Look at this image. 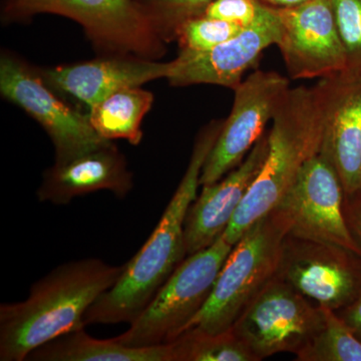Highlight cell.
Instances as JSON below:
<instances>
[{
    "label": "cell",
    "instance_id": "4316f807",
    "mask_svg": "<svg viewBox=\"0 0 361 361\" xmlns=\"http://www.w3.org/2000/svg\"><path fill=\"white\" fill-rule=\"evenodd\" d=\"M339 316L361 341V291L353 302L341 310Z\"/></svg>",
    "mask_w": 361,
    "mask_h": 361
},
{
    "label": "cell",
    "instance_id": "484cf974",
    "mask_svg": "<svg viewBox=\"0 0 361 361\" xmlns=\"http://www.w3.org/2000/svg\"><path fill=\"white\" fill-rule=\"evenodd\" d=\"M344 212L349 228L361 247V195L345 197Z\"/></svg>",
    "mask_w": 361,
    "mask_h": 361
},
{
    "label": "cell",
    "instance_id": "2e32d148",
    "mask_svg": "<svg viewBox=\"0 0 361 361\" xmlns=\"http://www.w3.org/2000/svg\"><path fill=\"white\" fill-rule=\"evenodd\" d=\"M134 188V175L115 142L92 149L44 172L37 189L39 202L65 206L78 197L94 192H111L125 199Z\"/></svg>",
    "mask_w": 361,
    "mask_h": 361
},
{
    "label": "cell",
    "instance_id": "ac0fdd59",
    "mask_svg": "<svg viewBox=\"0 0 361 361\" xmlns=\"http://www.w3.org/2000/svg\"><path fill=\"white\" fill-rule=\"evenodd\" d=\"M32 361H174L172 343L148 348L123 345L115 339H97L73 330L42 344L27 356Z\"/></svg>",
    "mask_w": 361,
    "mask_h": 361
},
{
    "label": "cell",
    "instance_id": "7c38bea8",
    "mask_svg": "<svg viewBox=\"0 0 361 361\" xmlns=\"http://www.w3.org/2000/svg\"><path fill=\"white\" fill-rule=\"evenodd\" d=\"M358 258L341 247L288 235L276 277L318 306L339 311L361 291Z\"/></svg>",
    "mask_w": 361,
    "mask_h": 361
},
{
    "label": "cell",
    "instance_id": "e0dca14e",
    "mask_svg": "<svg viewBox=\"0 0 361 361\" xmlns=\"http://www.w3.org/2000/svg\"><path fill=\"white\" fill-rule=\"evenodd\" d=\"M327 116L322 153L341 177L345 197L357 191L361 167V80L325 78Z\"/></svg>",
    "mask_w": 361,
    "mask_h": 361
},
{
    "label": "cell",
    "instance_id": "30bf717a",
    "mask_svg": "<svg viewBox=\"0 0 361 361\" xmlns=\"http://www.w3.org/2000/svg\"><path fill=\"white\" fill-rule=\"evenodd\" d=\"M344 201L341 177L320 152L304 165L279 204L290 217L288 235L339 246L361 257V247L346 220Z\"/></svg>",
    "mask_w": 361,
    "mask_h": 361
},
{
    "label": "cell",
    "instance_id": "6da1fadb",
    "mask_svg": "<svg viewBox=\"0 0 361 361\" xmlns=\"http://www.w3.org/2000/svg\"><path fill=\"white\" fill-rule=\"evenodd\" d=\"M224 120L204 126L195 140L186 172L158 225L141 250L123 265V274L85 314L87 325L132 323L186 257L185 222L197 198L204 164L219 137Z\"/></svg>",
    "mask_w": 361,
    "mask_h": 361
},
{
    "label": "cell",
    "instance_id": "ba28073f",
    "mask_svg": "<svg viewBox=\"0 0 361 361\" xmlns=\"http://www.w3.org/2000/svg\"><path fill=\"white\" fill-rule=\"evenodd\" d=\"M322 325V308L275 276L246 306L232 329L259 361L277 353L296 355Z\"/></svg>",
    "mask_w": 361,
    "mask_h": 361
},
{
    "label": "cell",
    "instance_id": "8fae6325",
    "mask_svg": "<svg viewBox=\"0 0 361 361\" xmlns=\"http://www.w3.org/2000/svg\"><path fill=\"white\" fill-rule=\"evenodd\" d=\"M280 32L277 47L289 77L325 80L346 68L345 49L339 33L332 0H310L276 8Z\"/></svg>",
    "mask_w": 361,
    "mask_h": 361
},
{
    "label": "cell",
    "instance_id": "9a60e30c",
    "mask_svg": "<svg viewBox=\"0 0 361 361\" xmlns=\"http://www.w3.org/2000/svg\"><path fill=\"white\" fill-rule=\"evenodd\" d=\"M268 148V135H263L238 167L218 182L203 186L185 222L187 256L208 248L224 234L260 172Z\"/></svg>",
    "mask_w": 361,
    "mask_h": 361
},
{
    "label": "cell",
    "instance_id": "8992f818",
    "mask_svg": "<svg viewBox=\"0 0 361 361\" xmlns=\"http://www.w3.org/2000/svg\"><path fill=\"white\" fill-rule=\"evenodd\" d=\"M232 248L222 235L208 248L187 256L129 329L114 339L132 348L175 341L205 305Z\"/></svg>",
    "mask_w": 361,
    "mask_h": 361
},
{
    "label": "cell",
    "instance_id": "9c48e42d",
    "mask_svg": "<svg viewBox=\"0 0 361 361\" xmlns=\"http://www.w3.org/2000/svg\"><path fill=\"white\" fill-rule=\"evenodd\" d=\"M290 90L288 78L276 71H256L242 80L234 90L231 113L204 164L200 186L214 184L238 167Z\"/></svg>",
    "mask_w": 361,
    "mask_h": 361
},
{
    "label": "cell",
    "instance_id": "277c9868",
    "mask_svg": "<svg viewBox=\"0 0 361 361\" xmlns=\"http://www.w3.org/2000/svg\"><path fill=\"white\" fill-rule=\"evenodd\" d=\"M290 228V217L280 205L251 225L233 246L208 300L186 330L215 334L231 329L254 297L276 276Z\"/></svg>",
    "mask_w": 361,
    "mask_h": 361
},
{
    "label": "cell",
    "instance_id": "4fadbf2b",
    "mask_svg": "<svg viewBox=\"0 0 361 361\" xmlns=\"http://www.w3.org/2000/svg\"><path fill=\"white\" fill-rule=\"evenodd\" d=\"M279 32V18L276 8L272 7L262 20L210 51H179L177 58L171 61L169 84L173 87L214 85L236 90L263 51L276 45Z\"/></svg>",
    "mask_w": 361,
    "mask_h": 361
},
{
    "label": "cell",
    "instance_id": "d6986e66",
    "mask_svg": "<svg viewBox=\"0 0 361 361\" xmlns=\"http://www.w3.org/2000/svg\"><path fill=\"white\" fill-rule=\"evenodd\" d=\"M154 99L153 92L141 87L121 90L90 109L87 116L102 139L126 140L137 146L142 140V121Z\"/></svg>",
    "mask_w": 361,
    "mask_h": 361
},
{
    "label": "cell",
    "instance_id": "83f0119b",
    "mask_svg": "<svg viewBox=\"0 0 361 361\" xmlns=\"http://www.w3.org/2000/svg\"><path fill=\"white\" fill-rule=\"evenodd\" d=\"M258 1L265 6L274 7V8H285V7L299 6V4L310 1V0H258Z\"/></svg>",
    "mask_w": 361,
    "mask_h": 361
},
{
    "label": "cell",
    "instance_id": "603a6c76",
    "mask_svg": "<svg viewBox=\"0 0 361 361\" xmlns=\"http://www.w3.org/2000/svg\"><path fill=\"white\" fill-rule=\"evenodd\" d=\"M245 28L229 21L198 16L186 21L180 26L176 42L179 45V51H210L214 47L234 39Z\"/></svg>",
    "mask_w": 361,
    "mask_h": 361
},
{
    "label": "cell",
    "instance_id": "7402d4cb",
    "mask_svg": "<svg viewBox=\"0 0 361 361\" xmlns=\"http://www.w3.org/2000/svg\"><path fill=\"white\" fill-rule=\"evenodd\" d=\"M165 44L176 42L180 26L203 16L214 0H135Z\"/></svg>",
    "mask_w": 361,
    "mask_h": 361
},
{
    "label": "cell",
    "instance_id": "52a82bcc",
    "mask_svg": "<svg viewBox=\"0 0 361 361\" xmlns=\"http://www.w3.org/2000/svg\"><path fill=\"white\" fill-rule=\"evenodd\" d=\"M0 94L42 126L54 145V163L71 160L113 142L97 134L87 114L59 97L45 82L39 66L9 51H2L0 56Z\"/></svg>",
    "mask_w": 361,
    "mask_h": 361
},
{
    "label": "cell",
    "instance_id": "44dd1931",
    "mask_svg": "<svg viewBox=\"0 0 361 361\" xmlns=\"http://www.w3.org/2000/svg\"><path fill=\"white\" fill-rule=\"evenodd\" d=\"M322 308V329L296 353L297 361H361V341L336 311Z\"/></svg>",
    "mask_w": 361,
    "mask_h": 361
},
{
    "label": "cell",
    "instance_id": "3957f363",
    "mask_svg": "<svg viewBox=\"0 0 361 361\" xmlns=\"http://www.w3.org/2000/svg\"><path fill=\"white\" fill-rule=\"evenodd\" d=\"M327 116L324 80L289 90L272 121L260 172L223 234L234 246L256 221L277 208L304 165L322 151Z\"/></svg>",
    "mask_w": 361,
    "mask_h": 361
},
{
    "label": "cell",
    "instance_id": "ffe728a7",
    "mask_svg": "<svg viewBox=\"0 0 361 361\" xmlns=\"http://www.w3.org/2000/svg\"><path fill=\"white\" fill-rule=\"evenodd\" d=\"M171 343L174 361H258L232 327L215 334L188 329Z\"/></svg>",
    "mask_w": 361,
    "mask_h": 361
},
{
    "label": "cell",
    "instance_id": "7a4b0ae2",
    "mask_svg": "<svg viewBox=\"0 0 361 361\" xmlns=\"http://www.w3.org/2000/svg\"><path fill=\"white\" fill-rule=\"evenodd\" d=\"M123 265L85 258L58 266L20 302L0 305V360L23 361L42 344L85 329V313L120 279Z\"/></svg>",
    "mask_w": 361,
    "mask_h": 361
},
{
    "label": "cell",
    "instance_id": "5bb4252c",
    "mask_svg": "<svg viewBox=\"0 0 361 361\" xmlns=\"http://www.w3.org/2000/svg\"><path fill=\"white\" fill-rule=\"evenodd\" d=\"M171 66V61L163 63L126 54L99 56L92 61L39 70L52 90L78 99L90 110L118 90L167 78Z\"/></svg>",
    "mask_w": 361,
    "mask_h": 361
},
{
    "label": "cell",
    "instance_id": "5b68a950",
    "mask_svg": "<svg viewBox=\"0 0 361 361\" xmlns=\"http://www.w3.org/2000/svg\"><path fill=\"white\" fill-rule=\"evenodd\" d=\"M42 13L78 23L99 56H137L159 61L167 54L148 16L135 0H4V25L28 23Z\"/></svg>",
    "mask_w": 361,
    "mask_h": 361
},
{
    "label": "cell",
    "instance_id": "cb8c5ba5",
    "mask_svg": "<svg viewBox=\"0 0 361 361\" xmlns=\"http://www.w3.org/2000/svg\"><path fill=\"white\" fill-rule=\"evenodd\" d=\"M332 4L345 49L346 68L341 75L361 80V0H332Z\"/></svg>",
    "mask_w": 361,
    "mask_h": 361
},
{
    "label": "cell",
    "instance_id": "d4e9b609",
    "mask_svg": "<svg viewBox=\"0 0 361 361\" xmlns=\"http://www.w3.org/2000/svg\"><path fill=\"white\" fill-rule=\"evenodd\" d=\"M271 9L272 7L258 0H214L204 11L203 16L249 27L262 20Z\"/></svg>",
    "mask_w": 361,
    "mask_h": 361
},
{
    "label": "cell",
    "instance_id": "f1b7e54d",
    "mask_svg": "<svg viewBox=\"0 0 361 361\" xmlns=\"http://www.w3.org/2000/svg\"><path fill=\"white\" fill-rule=\"evenodd\" d=\"M355 194L361 195V167H360V176H358L357 191H356ZM353 195H355V194H353Z\"/></svg>",
    "mask_w": 361,
    "mask_h": 361
}]
</instances>
